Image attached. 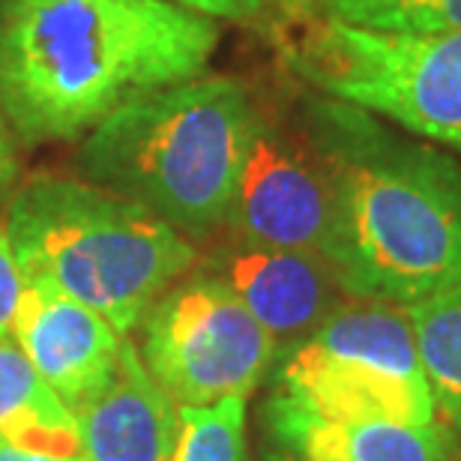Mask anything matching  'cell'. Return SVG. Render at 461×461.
Masks as SVG:
<instances>
[{"label":"cell","instance_id":"1","mask_svg":"<svg viewBox=\"0 0 461 461\" xmlns=\"http://www.w3.org/2000/svg\"><path fill=\"white\" fill-rule=\"evenodd\" d=\"M219 36L174 0H0V112L27 144L69 141L138 96L201 78Z\"/></svg>","mask_w":461,"mask_h":461},{"label":"cell","instance_id":"2","mask_svg":"<svg viewBox=\"0 0 461 461\" xmlns=\"http://www.w3.org/2000/svg\"><path fill=\"white\" fill-rule=\"evenodd\" d=\"M315 144L336 177L327 261L345 297L408 303L461 282V165L384 135L363 108L318 105Z\"/></svg>","mask_w":461,"mask_h":461},{"label":"cell","instance_id":"3","mask_svg":"<svg viewBox=\"0 0 461 461\" xmlns=\"http://www.w3.org/2000/svg\"><path fill=\"white\" fill-rule=\"evenodd\" d=\"M258 108L234 78L210 76L138 96L81 144L78 168L177 228L207 237L228 222Z\"/></svg>","mask_w":461,"mask_h":461},{"label":"cell","instance_id":"4","mask_svg":"<svg viewBox=\"0 0 461 461\" xmlns=\"http://www.w3.org/2000/svg\"><path fill=\"white\" fill-rule=\"evenodd\" d=\"M6 234L24 279L85 303L123 336L198 258L189 237L147 207L63 174L22 183Z\"/></svg>","mask_w":461,"mask_h":461},{"label":"cell","instance_id":"5","mask_svg":"<svg viewBox=\"0 0 461 461\" xmlns=\"http://www.w3.org/2000/svg\"><path fill=\"white\" fill-rule=\"evenodd\" d=\"M288 63L327 99L384 114L461 153V31L377 33L312 18Z\"/></svg>","mask_w":461,"mask_h":461},{"label":"cell","instance_id":"6","mask_svg":"<svg viewBox=\"0 0 461 461\" xmlns=\"http://www.w3.org/2000/svg\"><path fill=\"white\" fill-rule=\"evenodd\" d=\"M141 330V363L177 408L249 399L279 354L276 339L216 273L174 282Z\"/></svg>","mask_w":461,"mask_h":461},{"label":"cell","instance_id":"7","mask_svg":"<svg viewBox=\"0 0 461 461\" xmlns=\"http://www.w3.org/2000/svg\"><path fill=\"white\" fill-rule=\"evenodd\" d=\"M228 222L240 243L327 258L336 234V177L321 147L258 112Z\"/></svg>","mask_w":461,"mask_h":461},{"label":"cell","instance_id":"8","mask_svg":"<svg viewBox=\"0 0 461 461\" xmlns=\"http://www.w3.org/2000/svg\"><path fill=\"white\" fill-rule=\"evenodd\" d=\"M13 339L76 420L112 381L126 342L99 312L36 279H24Z\"/></svg>","mask_w":461,"mask_h":461},{"label":"cell","instance_id":"9","mask_svg":"<svg viewBox=\"0 0 461 461\" xmlns=\"http://www.w3.org/2000/svg\"><path fill=\"white\" fill-rule=\"evenodd\" d=\"M276 393L327 420L429 426L438 417L429 381L395 375L359 357L324 354L306 342L288 348Z\"/></svg>","mask_w":461,"mask_h":461},{"label":"cell","instance_id":"10","mask_svg":"<svg viewBox=\"0 0 461 461\" xmlns=\"http://www.w3.org/2000/svg\"><path fill=\"white\" fill-rule=\"evenodd\" d=\"M216 276L276 345L291 348L315 333L345 294L327 258L297 249L240 243L219 258Z\"/></svg>","mask_w":461,"mask_h":461},{"label":"cell","instance_id":"11","mask_svg":"<svg viewBox=\"0 0 461 461\" xmlns=\"http://www.w3.org/2000/svg\"><path fill=\"white\" fill-rule=\"evenodd\" d=\"M78 431L85 461H174L180 408L159 390L129 339L112 381L78 413Z\"/></svg>","mask_w":461,"mask_h":461},{"label":"cell","instance_id":"12","mask_svg":"<svg viewBox=\"0 0 461 461\" xmlns=\"http://www.w3.org/2000/svg\"><path fill=\"white\" fill-rule=\"evenodd\" d=\"M267 426L282 453L297 461H453V438L438 420L429 426L327 420L273 393Z\"/></svg>","mask_w":461,"mask_h":461},{"label":"cell","instance_id":"13","mask_svg":"<svg viewBox=\"0 0 461 461\" xmlns=\"http://www.w3.org/2000/svg\"><path fill=\"white\" fill-rule=\"evenodd\" d=\"M0 438L27 449L85 456L76 413L54 395L13 336L0 339Z\"/></svg>","mask_w":461,"mask_h":461},{"label":"cell","instance_id":"14","mask_svg":"<svg viewBox=\"0 0 461 461\" xmlns=\"http://www.w3.org/2000/svg\"><path fill=\"white\" fill-rule=\"evenodd\" d=\"M411 318L422 372L438 411L449 417L461 408V282L404 306Z\"/></svg>","mask_w":461,"mask_h":461},{"label":"cell","instance_id":"15","mask_svg":"<svg viewBox=\"0 0 461 461\" xmlns=\"http://www.w3.org/2000/svg\"><path fill=\"white\" fill-rule=\"evenodd\" d=\"M321 18L377 33L461 31V0H330Z\"/></svg>","mask_w":461,"mask_h":461},{"label":"cell","instance_id":"16","mask_svg":"<svg viewBox=\"0 0 461 461\" xmlns=\"http://www.w3.org/2000/svg\"><path fill=\"white\" fill-rule=\"evenodd\" d=\"M174 461H246L243 395H228L204 408H180Z\"/></svg>","mask_w":461,"mask_h":461},{"label":"cell","instance_id":"17","mask_svg":"<svg viewBox=\"0 0 461 461\" xmlns=\"http://www.w3.org/2000/svg\"><path fill=\"white\" fill-rule=\"evenodd\" d=\"M22 288H24V276L18 270L6 225H0V339L13 336V318L18 309V297H22Z\"/></svg>","mask_w":461,"mask_h":461},{"label":"cell","instance_id":"18","mask_svg":"<svg viewBox=\"0 0 461 461\" xmlns=\"http://www.w3.org/2000/svg\"><path fill=\"white\" fill-rule=\"evenodd\" d=\"M174 4L201 13L207 18H228V22H255L264 13L267 0H174Z\"/></svg>","mask_w":461,"mask_h":461},{"label":"cell","instance_id":"19","mask_svg":"<svg viewBox=\"0 0 461 461\" xmlns=\"http://www.w3.org/2000/svg\"><path fill=\"white\" fill-rule=\"evenodd\" d=\"M0 461H85V456H60V453H45V449H27L0 438Z\"/></svg>","mask_w":461,"mask_h":461},{"label":"cell","instance_id":"20","mask_svg":"<svg viewBox=\"0 0 461 461\" xmlns=\"http://www.w3.org/2000/svg\"><path fill=\"white\" fill-rule=\"evenodd\" d=\"M15 150H13V135H9L6 117L0 112V189H6L15 180Z\"/></svg>","mask_w":461,"mask_h":461},{"label":"cell","instance_id":"21","mask_svg":"<svg viewBox=\"0 0 461 461\" xmlns=\"http://www.w3.org/2000/svg\"><path fill=\"white\" fill-rule=\"evenodd\" d=\"M276 6L282 9L285 15L291 18H321L324 15V9L330 6V0H273Z\"/></svg>","mask_w":461,"mask_h":461},{"label":"cell","instance_id":"22","mask_svg":"<svg viewBox=\"0 0 461 461\" xmlns=\"http://www.w3.org/2000/svg\"><path fill=\"white\" fill-rule=\"evenodd\" d=\"M267 461H297V458L288 453H273V456H267Z\"/></svg>","mask_w":461,"mask_h":461},{"label":"cell","instance_id":"23","mask_svg":"<svg viewBox=\"0 0 461 461\" xmlns=\"http://www.w3.org/2000/svg\"><path fill=\"white\" fill-rule=\"evenodd\" d=\"M447 420H449V422H453V426H458V429H461V408H458L456 413H449V417H447Z\"/></svg>","mask_w":461,"mask_h":461}]
</instances>
